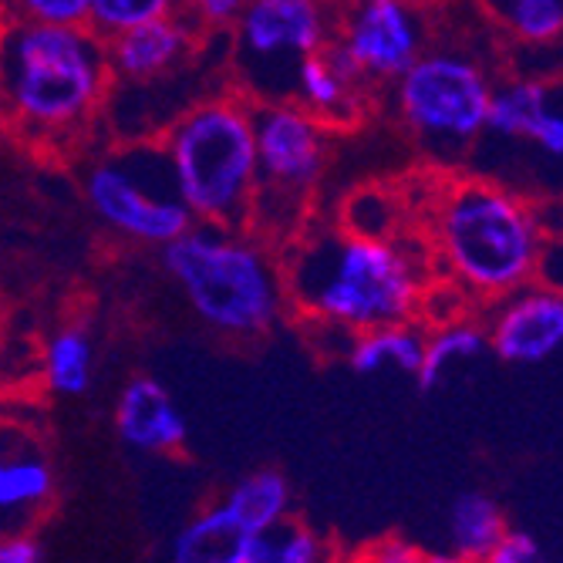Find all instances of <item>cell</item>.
Segmentation results:
<instances>
[{
    "instance_id": "6da1fadb",
    "label": "cell",
    "mask_w": 563,
    "mask_h": 563,
    "mask_svg": "<svg viewBox=\"0 0 563 563\" xmlns=\"http://www.w3.org/2000/svg\"><path fill=\"white\" fill-rule=\"evenodd\" d=\"M290 314L347 338L419 321L432 287L426 243L347 227H300L284 246Z\"/></svg>"
},
{
    "instance_id": "7a4b0ae2",
    "label": "cell",
    "mask_w": 563,
    "mask_h": 563,
    "mask_svg": "<svg viewBox=\"0 0 563 563\" xmlns=\"http://www.w3.org/2000/svg\"><path fill=\"white\" fill-rule=\"evenodd\" d=\"M109 47L85 24L0 21V129L41 148H71L106 119Z\"/></svg>"
},
{
    "instance_id": "3957f363",
    "label": "cell",
    "mask_w": 563,
    "mask_h": 563,
    "mask_svg": "<svg viewBox=\"0 0 563 563\" xmlns=\"http://www.w3.org/2000/svg\"><path fill=\"white\" fill-rule=\"evenodd\" d=\"M429 257L442 280L476 303H496L537 280L543 230L533 199L486 176H452L429 217Z\"/></svg>"
},
{
    "instance_id": "277c9868",
    "label": "cell",
    "mask_w": 563,
    "mask_h": 563,
    "mask_svg": "<svg viewBox=\"0 0 563 563\" xmlns=\"http://www.w3.org/2000/svg\"><path fill=\"white\" fill-rule=\"evenodd\" d=\"M159 264L213 334L253 344L290 314L280 250L250 227L192 223L159 250Z\"/></svg>"
},
{
    "instance_id": "5b68a950",
    "label": "cell",
    "mask_w": 563,
    "mask_h": 563,
    "mask_svg": "<svg viewBox=\"0 0 563 563\" xmlns=\"http://www.w3.org/2000/svg\"><path fill=\"white\" fill-rule=\"evenodd\" d=\"M192 223L250 227L257 202L253 101L233 85L196 98L156 139Z\"/></svg>"
},
{
    "instance_id": "8992f818",
    "label": "cell",
    "mask_w": 563,
    "mask_h": 563,
    "mask_svg": "<svg viewBox=\"0 0 563 563\" xmlns=\"http://www.w3.org/2000/svg\"><path fill=\"white\" fill-rule=\"evenodd\" d=\"M496 75L476 47L435 34L388 91V109L432 166H466L486 129Z\"/></svg>"
},
{
    "instance_id": "52a82bcc",
    "label": "cell",
    "mask_w": 563,
    "mask_h": 563,
    "mask_svg": "<svg viewBox=\"0 0 563 563\" xmlns=\"http://www.w3.org/2000/svg\"><path fill=\"white\" fill-rule=\"evenodd\" d=\"M331 132L294 98L253 101V142H257V202L250 230L284 246L307 217L328 159Z\"/></svg>"
},
{
    "instance_id": "ba28073f",
    "label": "cell",
    "mask_w": 563,
    "mask_h": 563,
    "mask_svg": "<svg viewBox=\"0 0 563 563\" xmlns=\"http://www.w3.org/2000/svg\"><path fill=\"white\" fill-rule=\"evenodd\" d=\"M81 196L91 217L132 246L163 250L192 227L159 142H115L98 152L81 173Z\"/></svg>"
},
{
    "instance_id": "9c48e42d",
    "label": "cell",
    "mask_w": 563,
    "mask_h": 563,
    "mask_svg": "<svg viewBox=\"0 0 563 563\" xmlns=\"http://www.w3.org/2000/svg\"><path fill=\"white\" fill-rule=\"evenodd\" d=\"M341 8L334 0H246L230 31V85L250 101H284L294 95V71L334 37Z\"/></svg>"
},
{
    "instance_id": "30bf717a",
    "label": "cell",
    "mask_w": 563,
    "mask_h": 563,
    "mask_svg": "<svg viewBox=\"0 0 563 563\" xmlns=\"http://www.w3.org/2000/svg\"><path fill=\"white\" fill-rule=\"evenodd\" d=\"M523 163L520 196H563V81L506 78L496 81L486 129L473 152Z\"/></svg>"
},
{
    "instance_id": "8fae6325",
    "label": "cell",
    "mask_w": 563,
    "mask_h": 563,
    "mask_svg": "<svg viewBox=\"0 0 563 563\" xmlns=\"http://www.w3.org/2000/svg\"><path fill=\"white\" fill-rule=\"evenodd\" d=\"M432 4L412 0H365L341 8L331 55L354 75L365 91L378 95L401 78L432 41Z\"/></svg>"
},
{
    "instance_id": "7c38bea8",
    "label": "cell",
    "mask_w": 563,
    "mask_h": 563,
    "mask_svg": "<svg viewBox=\"0 0 563 563\" xmlns=\"http://www.w3.org/2000/svg\"><path fill=\"white\" fill-rule=\"evenodd\" d=\"M217 34L202 31L189 14L176 11L163 21L135 27L122 37L106 41L109 47V71L112 91L109 95H159V109L173 106L176 119L192 106V98L179 95L189 75L199 68V58L207 55V44ZM166 119V109H163ZM169 129V119H166Z\"/></svg>"
},
{
    "instance_id": "4fadbf2b",
    "label": "cell",
    "mask_w": 563,
    "mask_h": 563,
    "mask_svg": "<svg viewBox=\"0 0 563 563\" xmlns=\"http://www.w3.org/2000/svg\"><path fill=\"white\" fill-rule=\"evenodd\" d=\"M483 321L489 351L506 365H540L563 347V294L543 284H527L489 303Z\"/></svg>"
},
{
    "instance_id": "5bb4252c",
    "label": "cell",
    "mask_w": 563,
    "mask_h": 563,
    "mask_svg": "<svg viewBox=\"0 0 563 563\" xmlns=\"http://www.w3.org/2000/svg\"><path fill=\"white\" fill-rule=\"evenodd\" d=\"M58 499V473L34 429L0 422V533L34 530Z\"/></svg>"
},
{
    "instance_id": "9a60e30c",
    "label": "cell",
    "mask_w": 563,
    "mask_h": 563,
    "mask_svg": "<svg viewBox=\"0 0 563 563\" xmlns=\"http://www.w3.org/2000/svg\"><path fill=\"white\" fill-rule=\"evenodd\" d=\"M119 439L145 455H179L189 442V426L173 391L152 375L125 382L115 401Z\"/></svg>"
},
{
    "instance_id": "2e32d148",
    "label": "cell",
    "mask_w": 563,
    "mask_h": 563,
    "mask_svg": "<svg viewBox=\"0 0 563 563\" xmlns=\"http://www.w3.org/2000/svg\"><path fill=\"white\" fill-rule=\"evenodd\" d=\"M290 98L328 129H351L354 122H362L375 95L357 85L354 75L324 47L297 65Z\"/></svg>"
},
{
    "instance_id": "e0dca14e",
    "label": "cell",
    "mask_w": 563,
    "mask_h": 563,
    "mask_svg": "<svg viewBox=\"0 0 563 563\" xmlns=\"http://www.w3.org/2000/svg\"><path fill=\"white\" fill-rule=\"evenodd\" d=\"M253 533L233 509L217 499L176 533L169 547V563H246L253 550Z\"/></svg>"
},
{
    "instance_id": "ac0fdd59",
    "label": "cell",
    "mask_w": 563,
    "mask_h": 563,
    "mask_svg": "<svg viewBox=\"0 0 563 563\" xmlns=\"http://www.w3.org/2000/svg\"><path fill=\"white\" fill-rule=\"evenodd\" d=\"M37 382L51 398H78L95 382V338L88 324H58L37 351Z\"/></svg>"
},
{
    "instance_id": "d6986e66",
    "label": "cell",
    "mask_w": 563,
    "mask_h": 563,
    "mask_svg": "<svg viewBox=\"0 0 563 563\" xmlns=\"http://www.w3.org/2000/svg\"><path fill=\"white\" fill-rule=\"evenodd\" d=\"M439 324L442 328L426 334L422 362H419V372H416V385L422 391L442 388L452 372L479 362V357L489 351V338H486L483 321L455 314V318L439 321Z\"/></svg>"
},
{
    "instance_id": "ffe728a7",
    "label": "cell",
    "mask_w": 563,
    "mask_h": 563,
    "mask_svg": "<svg viewBox=\"0 0 563 563\" xmlns=\"http://www.w3.org/2000/svg\"><path fill=\"white\" fill-rule=\"evenodd\" d=\"M422 321H408V324H388V328H375V331H362L347 338V368L357 375H378L385 368L401 372L408 378H416L419 362H422V347H426V334L419 328Z\"/></svg>"
},
{
    "instance_id": "44dd1931",
    "label": "cell",
    "mask_w": 563,
    "mask_h": 563,
    "mask_svg": "<svg viewBox=\"0 0 563 563\" xmlns=\"http://www.w3.org/2000/svg\"><path fill=\"white\" fill-rule=\"evenodd\" d=\"M223 503L261 537L290 517L294 493H290V483L280 470H253L233 483V489L223 496Z\"/></svg>"
},
{
    "instance_id": "7402d4cb",
    "label": "cell",
    "mask_w": 563,
    "mask_h": 563,
    "mask_svg": "<svg viewBox=\"0 0 563 563\" xmlns=\"http://www.w3.org/2000/svg\"><path fill=\"white\" fill-rule=\"evenodd\" d=\"M506 530H509L506 514H503V506L493 496L463 493L452 503V514H449V547H452V553L479 563L506 537Z\"/></svg>"
},
{
    "instance_id": "603a6c76",
    "label": "cell",
    "mask_w": 563,
    "mask_h": 563,
    "mask_svg": "<svg viewBox=\"0 0 563 563\" xmlns=\"http://www.w3.org/2000/svg\"><path fill=\"white\" fill-rule=\"evenodd\" d=\"M509 37L530 47L563 41V0H476Z\"/></svg>"
},
{
    "instance_id": "cb8c5ba5",
    "label": "cell",
    "mask_w": 563,
    "mask_h": 563,
    "mask_svg": "<svg viewBox=\"0 0 563 563\" xmlns=\"http://www.w3.org/2000/svg\"><path fill=\"white\" fill-rule=\"evenodd\" d=\"M246 563H341L334 543L311 523L287 517L274 530L253 540Z\"/></svg>"
},
{
    "instance_id": "d4e9b609",
    "label": "cell",
    "mask_w": 563,
    "mask_h": 563,
    "mask_svg": "<svg viewBox=\"0 0 563 563\" xmlns=\"http://www.w3.org/2000/svg\"><path fill=\"white\" fill-rule=\"evenodd\" d=\"M179 11V0H91L85 27L101 41L122 37L135 27L163 21Z\"/></svg>"
},
{
    "instance_id": "484cf974",
    "label": "cell",
    "mask_w": 563,
    "mask_h": 563,
    "mask_svg": "<svg viewBox=\"0 0 563 563\" xmlns=\"http://www.w3.org/2000/svg\"><path fill=\"white\" fill-rule=\"evenodd\" d=\"M91 0H0V21L27 24H85Z\"/></svg>"
},
{
    "instance_id": "4316f807",
    "label": "cell",
    "mask_w": 563,
    "mask_h": 563,
    "mask_svg": "<svg viewBox=\"0 0 563 563\" xmlns=\"http://www.w3.org/2000/svg\"><path fill=\"white\" fill-rule=\"evenodd\" d=\"M243 8L246 0H179V11L210 34H227Z\"/></svg>"
},
{
    "instance_id": "83f0119b",
    "label": "cell",
    "mask_w": 563,
    "mask_h": 563,
    "mask_svg": "<svg viewBox=\"0 0 563 563\" xmlns=\"http://www.w3.org/2000/svg\"><path fill=\"white\" fill-rule=\"evenodd\" d=\"M479 563H550V560L527 530H506V537Z\"/></svg>"
},
{
    "instance_id": "f1b7e54d",
    "label": "cell",
    "mask_w": 563,
    "mask_h": 563,
    "mask_svg": "<svg viewBox=\"0 0 563 563\" xmlns=\"http://www.w3.org/2000/svg\"><path fill=\"white\" fill-rule=\"evenodd\" d=\"M354 563H426V553L401 537H385L354 556Z\"/></svg>"
},
{
    "instance_id": "f546056e",
    "label": "cell",
    "mask_w": 563,
    "mask_h": 563,
    "mask_svg": "<svg viewBox=\"0 0 563 563\" xmlns=\"http://www.w3.org/2000/svg\"><path fill=\"white\" fill-rule=\"evenodd\" d=\"M537 284L553 287L563 294V233L560 236H543L540 261H537Z\"/></svg>"
},
{
    "instance_id": "4dcf8cb0",
    "label": "cell",
    "mask_w": 563,
    "mask_h": 563,
    "mask_svg": "<svg viewBox=\"0 0 563 563\" xmlns=\"http://www.w3.org/2000/svg\"><path fill=\"white\" fill-rule=\"evenodd\" d=\"M0 563H41V540L34 530L0 533Z\"/></svg>"
},
{
    "instance_id": "1f68e13d",
    "label": "cell",
    "mask_w": 563,
    "mask_h": 563,
    "mask_svg": "<svg viewBox=\"0 0 563 563\" xmlns=\"http://www.w3.org/2000/svg\"><path fill=\"white\" fill-rule=\"evenodd\" d=\"M426 563H473V560H466V556H459V553L445 550V553H426Z\"/></svg>"
},
{
    "instance_id": "d6a6232c",
    "label": "cell",
    "mask_w": 563,
    "mask_h": 563,
    "mask_svg": "<svg viewBox=\"0 0 563 563\" xmlns=\"http://www.w3.org/2000/svg\"><path fill=\"white\" fill-rule=\"evenodd\" d=\"M8 385V372H4V331H0V395H4Z\"/></svg>"
},
{
    "instance_id": "836d02e7",
    "label": "cell",
    "mask_w": 563,
    "mask_h": 563,
    "mask_svg": "<svg viewBox=\"0 0 563 563\" xmlns=\"http://www.w3.org/2000/svg\"><path fill=\"white\" fill-rule=\"evenodd\" d=\"M338 8H351V4H365V0H334ZM412 4H435V0H412Z\"/></svg>"
}]
</instances>
